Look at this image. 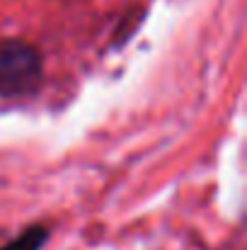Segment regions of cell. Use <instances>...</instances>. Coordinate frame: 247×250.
<instances>
[{"instance_id":"obj_2","label":"cell","mask_w":247,"mask_h":250,"mask_svg":"<svg viewBox=\"0 0 247 250\" xmlns=\"http://www.w3.org/2000/svg\"><path fill=\"white\" fill-rule=\"evenodd\" d=\"M49 238H51L49 226H44V224H32V226H27L19 236H15V238H10L7 243H2L0 250H41L49 243Z\"/></svg>"},{"instance_id":"obj_1","label":"cell","mask_w":247,"mask_h":250,"mask_svg":"<svg viewBox=\"0 0 247 250\" xmlns=\"http://www.w3.org/2000/svg\"><path fill=\"white\" fill-rule=\"evenodd\" d=\"M44 83V56L24 39H0V97L19 100L37 95Z\"/></svg>"}]
</instances>
